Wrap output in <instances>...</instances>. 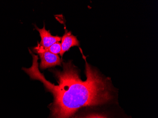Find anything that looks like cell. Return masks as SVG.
Segmentation results:
<instances>
[{"label": "cell", "mask_w": 158, "mask_h": 118, "mask_svg": "<svg viewBox=\"0 0 158 118\" xmlns=\"http://www.w3.org/2000/svg\"><path fill=\"white\" fill-rule=\"evenodd\" d=\"M29 51L32 64L23 70L31 79L41 82L47 92L53 96V102L48 106V118H69L81 108L103 105L113 99L114 89L110 78L103 77L87 63L83 55L86 79H81L79 70L69 61L63 62L62 71L50 70L57 81L56 85L47 80L40 71L38 56Z\"/></svg>", "instance_id": "obj_1"}, {"label": "cell", "mask_w": 158, "mask_h": 118, "mask_svg": "<svg viewBox=\"0 0 158 118\" xmlns=\"http://www.w3.org/2000/svg\"><path fill=\"white\" fill-rule=\"evenodd\" d=\"M34 52L40 55L41 60L40 67L41 70L55 67L56 66H62V61L58 55L46 51H35Z\"/></svg>", "instance_id": "obj_2"}, {"label": "cell", "mask_w": 158, "mask_h": 118, "mask_svg": "<svg viewBox=\"0 0 158 118\" xmlns=\"http://www.w3.org/2000/svg\"><path fill=\"white\" fill-rule=\"evenodd\" d=\"M69 118H120L117 115L102 111L81 108Z\"/></svg>", "instance_id": "obj_3"}, {"label": "cell", "mask_w": 158, "mask_h": 118, "mask_svg": "<svg viewBox=\"0 0 158 118\" xmlns=\"http://www.w3.org/2000/svg\"><path fill=\"white\" fill-rule=\"evenodd\" d=\"M35 29L39 32L41 36V42L40 45L44 48H48L51 47L54 43L59 42L61 40L62 38L59 36H54L51 34L50 31H47L45 28V25L41 29L37 27V26L35 25Z\"/></svg>", "instance_id": "obj_4"}, {"label": "cell", "mask_w": 158, "mask_h": 118, "mask_svg": "<svg viewBox=\"0 0 158 118\" xmlns=\"http://www.w3.org/2000/svg\"><path fill=\"white\" fill-rule=\"evenodd\" d=\"M61 51L60 55L62 57L72 47H79L80 46V43L76 36L72 34L71 32H68L66 29L65 30V33L61 39Z\"/></svg>", "instance_id": "obj_5"}]
</instances>
